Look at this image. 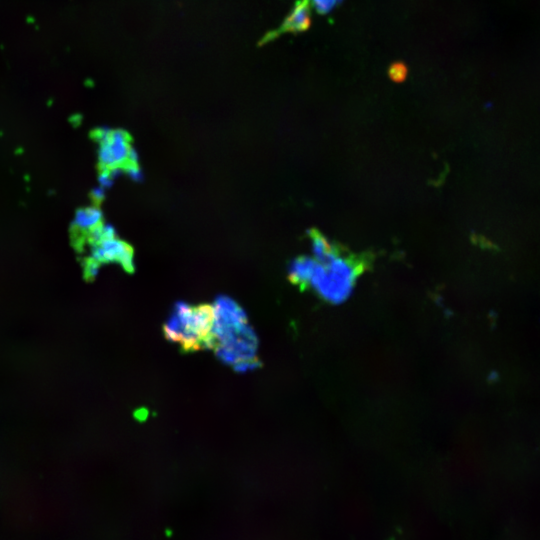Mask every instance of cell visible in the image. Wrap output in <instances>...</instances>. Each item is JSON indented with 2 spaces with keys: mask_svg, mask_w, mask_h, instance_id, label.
<instances>
[{
  "mask_svg": "<svg viewBox=\"0 0 540 540\" xmlns=\"http://www.w3.org/2000/svg\"><path fill=\"white\" fill-rule=\"evenodd\" d=\"M213 311L212 349L216 356L238 372L256 368L258 339L244 310L233 299L219 296Z\"/></svg>",
  "mask_w": 540,
  "mask_h": 540,
  "instance_id": "1",
  "label": "cell"
},
{
  "mask_svg": "<svg viewBox=\"0 0 540 540\" xmlns=\"http://www.w3.org/2000/svg\"><path fill=\"white\" fill-rule=\"evenodd\" d=\"M213 306H191L184 302L175 304L163 327L165 337L181 346L185 352L212 349Z\"/></svg>",
  "mask_w": 540,
  "mask_h": 540,
  "instance_id": "2",
  "label": "cell"
},
{
  "mask_svg": "<svg viewBox=\"0 0 540 540\" xmlns=\"http://www.w3.org/2000/svg\"><path fill=\"white\" fill-rule=\"evenodd\" d=\"M313 259L306 287L329 303L339 304L345 301L355 286L361 271V262L350 255L341 254L338 250L326 259Z\"/></svg>",
  "mask_w": 540,
  "mask_h": 540,
  "instance_id": "3",
  "label": "cell"
},
{
  "mask_svg": "<svg viewBox=\"0 0 540 540\" xmlns=\"http://www.w3.org/2000/svg\"><path fill=\"white\" fill-rule=\"evenodd\" d=\"M97 140L99 142L98 158L105 170L127 162L131 146L124 131L103 128L97 132Z\"/></svg>",
  "mask_w": 540,
  "mask_h": 540,
  "instance_id": "4",
  "label": "cell"
},
{
  "mask_svg": "<svg viewBox=\"0 0 540 540\" xmlns=\"http://www.w3.org/2000/svg\"><path fill=\"white\" fill-rule=\"evenodd\" d=\"M92 260L96 262H119L128 271L133 270L134 266L131 248L115 237L94 243Z\"/></svg>",
  "mask_w": 540,
  "mask_h": 540,
  "instance_id": "5",
  "label": "cell"
},
{
  "mask_svg": "<svg viewBox=\"0 0 540 540\" xmlns=\"http://www.w3.org/2000/svg\"><path fill=\"white\" fill-rule=\"evenodd\" d=\"M311 24V10L308 0H298L287 16V18L282 23L280 29L277 33L280 32H291L298 33L303 32L308 29Z\"/></svg>",
  "mask_w": 540,
  "mask_h": 540,
  "instance_id": "6",
  "label": "cell"
},
{
  "mask_svg": "<svg viewBox=\"0 0 540 540\" xmlns=\"http://www.w3.org/2000/svg\"><path fill=\"white\" fill-rule=\"evenodd\" d=\"M313 257L301 256L296 258L289 267V278L294 283L306 287L313 265Z\"/></svg>",
  "mask_w": 540,
  "mask_h": 540,
  "instance_id": "7",
  "label": "cell"
},
{
  "mask_svg": "<svg viewBox=\"0 0 540 540\" xmlns=\"http://www.w3.org/2000/svg\"><path fill=\"white\" fill-rule=\"evenodd\" d=\"M102 221V212L97 207L80 209L74 217V225L80 230L90 231Z\"/></svg>",
  "mask_w": 540,
  "mask_h": 540,
  "instance_id": "8",
  "label": "cell"
},
{
  "mask_svg": "<svg viewBox=\"0 0 540 540\" xmlns=\"http://www.w3.org/2000/svg\"><path fill=\"white\" fill-rule=\"evenodd\" d=\"M312 254L316 260H323L337 251V248L331 244L328 239L320 232H310Z\"/></svg>",
  "mask_w": 540,
  "mask_h": 540,
  "instance_id": "9",
  "label": "cell"
},
{
  "mask_svg": "<svg viewBox=\"0 0 540 540\" xmlns=\"http://www.w3.org/2000/svg\"><path fill=\"white\" fill-rule=\"evenodd\" d=\"M115 237L114 228L109 224H99L90 230V238L93 243H98L104 239Z\"/></svg>",
  "mask_w": 540,
  "mask_h": 540,
  "instance_id": "10",
  "label": "cell"
},
{
  "mask_svg": "<svg viewBox=\"0 0 540 540\" xmlns=\"http://www.w3.org/2000/svg\"><path fill=\"white\" fill-rule=\"evenodd\" d=\"M389 75L394 81H402L407 75V68L402 63H394L389 69Z\"/></svg>",
  "mask_w": 540,
  "mask_h": 540,
  "instance_id": "11",
  "label": "cell"
},
{
  "mask_svg": "<svg viewBox=\"0 0 540 540\" xmlns=\"http://www.w3.org/2000/svg\"><path fill=\"white\" fill-rule=\"evenodd\" d=\"M342 0H311L313 6L320 13L330 12Z\"/></svg>",
  "mask_w": 540,
  "mask_h": 540,
  "instance_id": "12",
  "label": "cell"
},
{
  "mask_svg": "<svg viewBox=\"0 0 540 540\" xmlns=\"http://www.w3.org/2000/svg\"><path fill=\"white\" fill-rule=\"evenodd\" d=\"M125 171L128 174V176L134 181H139V180L142 179V172L136 166V164L128 163V165L126 166Z\"/></svg>",
  "mask_w": 540,
  "mask_h": 540,
  "instance_id": "13",
  "label": "cell"
},
{
  "mask_svg": "<svg viewBox=\"0 0 540 540\" xmlns=\"http://www.w3.org/2000/svg\"><path fill=\"white\" fill-rule=\"evenodd\" d=\"M112 180H113V178L111 177L108 170H104L99 175V178H98V182H99L100 186L103 187L104 189L109 187L112 184Z\"/></svg>",
  "mask_w": 540,
  "mask_h": 540,
  "instance_id": "14",
  "label": "cell"
},
{
  "mask_svg": "<svg viewBox=\"0 0 540 540\" xmlns=\"http://www.w3.org/2000/svg\"><path fill=\"white\" fill-rule=\"evenodd\" d=\"M98 262L92 260L91 262L88 263L87 265V273L88 275L90 276H95L98 272Z\"/></svg>",
  "mask_w": 540,
  "mask_h": 540,
  "instance_id": "15",
  "label": "cell"
},
{
  "mask_svg": "<svg viewBox=\"0 0 540 540\" xmlns=\"http://www.w3.org/2000/svg\"><path fill=\"white\" fill-rule=\"evenodd\" d=\"M137 160H138V155H137L136 150L130 147L129 152H128L127 162L131 164H136Z\"/></svg>",
  "mask_w": 540,
  "mask_h": 540,
  "instance_id": "16",
  "label": "cell"
},
{
  "mask_svg": "<svg viewBox=\"0 0 540 540\" xmlns=\"http://www.w3.org/2000/svg\"><path fill=\"white\" fill-rule=\"evenodd\" d=\"M92 196L95 200H101L104 197V188L103 187H96L92 191Z\"/></svg>",
  "mask_w": 540,
  "mask_h": 540,
  "instance_id": "17",
  "label": "cell"
}]
</instances>
